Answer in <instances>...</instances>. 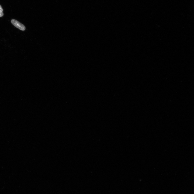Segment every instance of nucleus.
Returning a JSON list of instances; mask_svg holds the SVG:
<instances>
[{
    "mask_svg": "<svg viewBox=\"0 0 194 194\" xmlns=\"http://www.w3.org/2000/svg\"><path fill=\"white\" fill-rule=\"evenodd\" d=\"M0 10L3 11V8H2L1 6L0 5Z\"/></svg>",
    "mask_w": 194,
    "mask_h": 194,
    "instance_id": "7ed1b4c3",
    "label": "nucleus"
},
{
    "mask_svg": "<svg viewBox=\"0 0 194 194\" xmlns=\"http://www.w3.org/2000/svg\"><path fill=\"white\" fill-rule=\"evenodd\" d=\"M12 24L16 28L22 31L26 30V28L24 25L15 19H12L11 20Z\"/></svg>",
    "mask_w": 194,
    "mask_h": 194,
    "instance_id": "f257e3e1",
    "label": "nucleus"
},
{
    "mask_svg": "<svg viewBox=\"0 0 194 194\" xmlns=\"http://www.w3.org/2000/svg\"><path fill=\"white\" fill-rule=\"evenodd\" d=\"M3 11L0 10V17L3 16L4 15Z\"/></svg>",
    "mask_w": 194,
    "mask_h": 194,
    "instance_id": "f03ea898",
    "label": "nucleus"
}]
</instances>
